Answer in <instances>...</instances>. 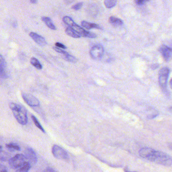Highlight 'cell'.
I'll use <instances>...</instances> for the list:
<instances>
[{"label": "cell", "mask_w": 172, "mask_h": 172, "mask_svg": "<svg viewBox=\"0 0 172 172\" xmlns=\"http://www.w3.org/2000/svg\"><path fill=\"white\" fill-rule=\"evenodd\" d=\"M82 26L87 29H102V27L98 24L96 23H92L87 21H83L81 22Z\"/></svg>", "instance_id": "7c38bea8"}, {"label": "cell", "mask_w": 172, "mask_h": 172, "mask_svg": "<svg viewBox=\"0 0 172 172\" xmlns=\"http://www.w3.org/2000/svg\"><path fill=\"white\" fill-rule=\"evenodd\" d=\"M6 147L8 149L9 151H19L20 150V148L19 145H17V144L14 143H10L7 144L6 145Z\"/></svg>", "instance_id": "e0dca14e"}, {"label": "cell", "mask_w": 172, "mask_h": 172, "mask_svg": "<svg viewBox=\"0 0 172 172\" xmlns=\"http://www.w3.org/2000/svg\"><path fill=\"white\" fill-rule=\"evenodd\" d=\"M66 34L69 36L73 38H80L81 35L71 27H67L65 30Z\"/></svg>", "instance_id": "4fadbf2b"}, {"label": "cell", "mask_w": 172, "mask_h": 172, "mask_svg": "<svg viewBox=\"0 0 172 172\" xmlns=\"http://www.w3.org/2000/svg\"><path fill=\"white\" fill-rule=\"evenodd\" d=\"M169 74V69L168 67L162 68L159 73V81L161 88L164 91H166L167 82Z\"/></svg>", "instance_id": "277c9868"}, {"label": "cell", "mask_w": 172, "mask_h": 172, "mask_svg": "<svg viewBox=\"0 0 172 172\" xmlns=\"http://www.w3.org/2000/svg\"><path fill=\"white\" fill-rule=\"evenodd\" d=\"M0 73H1V77L2 78L5 79L8 77V75L6 73V62L5 59L3 56H1V68H0Z\"/></svg>", "instance_id": "8fae6325"}, {"label": "cell", "mask_w": 172, "mask_h": 172, "mask_svg": "<svg viewBox=\"0 0 172 172\" xmlns=\"http://www.w3.org/2000/svg\"><path fill=\"white\" fill-rule=\"evenodd\" d=\"M44 172H56L53 169L50 168H48L46 169L44 171Z\"/></svg>", "instance_id": "83f0119b"}, {"label": "cell", "mask_w": 172, "mask_h": 172, "mask_svg": "<svg viewBox=\"0 0 172 172\" xmlns=\"http://www.w3.org/2000/svg\"><path fill=\"white\" fill-rule=\"evenodd\" d=\"M9 107L12 110L14 116L20 124L25 125L27 124L28 121L27 111L23 106L11 102L9 104Z\"/></svg>", "instance_id": "7a4b0ae2"}, {"label": "cell", "mask_w": 172, "mask_h": 172, "mask_svg": "<svg viewBox=\"0 0 172 172\" xmlns=\"http://www.w3.org/2000/svg\"><path fill=\"white\" fill-rule=\"evenodd\" d=\"M125 172H131V171H128V169L127 168H125L124 169Z\"/></svg>", "instance_id": "d6a6232c"}, {"label": "cell", "mask_w": 172, "mask_h": 172, "mask_svg": "<svg viewBox=\"0 0 172 172\" xmlns=\"http://www.w3.org/2000/svg\"><path fill=\"white\" fill-rule=\"evenodd\" d=\"M154 67H153V68L154 69L157 68L159 67V65L158 64H154Z\"/></svg>", "instance_id": "1f68e13d"}, {"label": "cell", "mask_w": 172, "mask_h": 172, "mask_svg": "<svg viewBox=\"0 0 172 172\" xmlns=\"http://www.w3.org/2000/svg\"><path fill=\"white\" fill-rule=\"evenodd\" d=\"M26 162V157L25 155L17 154L10 159L9 160V166L11 168L18 169Z\"/></svg>", "instance_id": "3957f363"}, {"label": "cell", "mask_w": 172, "mask_h": 172, "mask_svg": "<svg viewBox=\"0 0 172 172\" xmlns=\"http://www.w3.org/2000/svg\"><path fill=\"white\" fill-rule=\"evenodd\" d=\"M31 118H32L33 121H34V124H35L36 127H38L39 129H40V130L42 131V132L45 133V130H44V129L43 128L42 125L40 124V123L38 121V119H36V117L35 116H32Z\"/></svg>", "instance_id": "44dd1931"}, {"label": "cell", "mask_w": 172, "mask_h": 172, "mask_svg": "<svg viewBox=\"0 0 172 172\" xmlns=\"http://www.w3.org/2000/svg\"><path fill=\"white\" fill-rule=\"evenodd\" d=\"M117 1L116 0H106L104 1L105 6L107 8H111L115 6Z\"/></svg>", "instance_id": "ffe728a7"}, {"label": "cell", "mask_w": 172, "mask_h": 172, "mask_svg": "<svg viewBox=\"0 0 172 172\" xmlns=\"http://www.w3.org/2000/svg\"><path fill=\"white\" fill-rule=\"evenodd\" d=\"M109 21L114 26H119V25H121L123 24V21L122 20L117 18V17H114V16L110 17L109 18Z\"/></svg>", "instance_id": "9a60e30c"}, {"label": "cell", "mask_w": 172, "mask_h": 172, "mask_svg": "<svg viewBox=\"0 0 172 172\" xmlns=\"http://www.w3.org/2000/svg\"><path fill=\"white\" fill-rule=\"evenodd\" d=\"M9 159V155L8 153L2 151V147H1V159L2 161H6Z\"/></svg>", "instance_id": "7402d4cb"}, {"label": "cell", "mask_w": 172, "mask_h": 172, "mask_svg": "<svg viewBox=\"0 0 172 172\" xmlns=\"http://www.w3.org/2000/svg\"><path fill=\"white\" fill-rule=\"evenodd\" d=\"M140 156L151 162L166 167L172 164V159L168 154L151 148H143L139 151Z\"/></svg>", "instance_id": "6da1fadb"}, {"label": "cell", "mask_w": 172, "mask_h": 172, "mask_svg": "<svg viewBox=\"0 0 172 172\" xmlns=\"http://www.w3.org/2000/svg\"><path fill=\"white\" fill-rule=\"evenodd\" d=\"M1 172H8L6 167L2 164L1 166Z\"/></svg>", "instance_id": "f1b7e54d"}, {"label": "cell", "mask_w": 172, "mask_h": 172, "mask_svg": "<svg viewBox=\"0 0 172 172\" xmlns=\"http://www.w3.org/2000/svg\"><path fill=\"white\" fill-rule=\"evenodd\" d=\"M159 52L165 61L168 62L172 59V48L163 44L159 48Z\"/></svg>", "instance_id": "9c48e42d"}, {"label": "cell", "mask_w": 172, "mask_h": 172, "mask_svg": "<svg viewBox=\"0 0 172 172\" xmlns=\"http://www.w3.org/2000/svg\"><path fill=\"white\" fill-rule=\"evenodd\" d=\"M25 156L27 162H29L31 166L36 164L38 159L35 152L31 148H28L25 150Z\"/></svg>", "instance_id": "52a82bcc"}, {"label": "cell", "mask_w": 172, "mask_h": 172, "mask_svg": "<svg viewBox=\"0 0 172 172\" xmlns=\"http://www.w3.org/2000/svg\"><path fill=\"white\" fill-rule=\"evenodd\" d=\"M64 58L66 60H67L69 62L71 63H76L77 60L74 56H71L70 55L68 54L67 56H64Z\"/></svg>", "instance_id": "603a6c76"}, {"label": "cell", "mask_w": 172, "mask_h": 172, "mask_svg": "<svg viewBox=\"0 0 172 172\" xmlns=\"http://www.w3.org/2000/svg\"><path fill=\"white\" fill-rule=\"evenodd\" d=\"M52 154L57 159L68 160L69 159L67 153L58 145H54L52 147Z\"/></svg>", "instance_id": "5b68a950"}, {"label": "cell", "mask_w": 172, "mask_h": 172, "mask_svg": "<svg viewBox=\"0 0 172 172\" xmlns=\"http://www.w3.org/2000/svg\"><path fill=\"white\" fill-rule=\"evenodd\" d=\"M169 84H170V87L172 89V79H171V81L169 82Z\"/></svg>", "instance_id": "836d02e7"}, {"label": "cell", "mask_w": 172, "mask_h": 172, "mask_svg": "<svg viewBox=\"0 0 172 172\" xmlns=\"http://www.w3.org/2000/svg\"><path fill=\"white\" fill-rule=\"evenodd\" d=\"M31 167V165L29 162H25L23 165H22L16 170V172H29Z\"/></svg>", "instance_id": "2e32d148"}, {"label": "cell", "mask_w": 172, "mask_h": 172, "mask_svg": "<svg viewBox=\"0 0 172 172\" xmlns=\"http://www.w3.org/2000/svg\"><path fill=\"white\" fill-rule=\"evenodd\" d=\"M147 1L146 0H136L135 1V3L138 5H143V4H145L147 2Z\"/></svg>", "instance_id": "484cf974"}, {"label": "cell", "mask_w": 172, "mask_h": 172, "mask_svg": "<svg viewBox=\"0 0 172 172\" xmlns=\"http://www.w3.org/2000/svg\"><path fill=\"white\" fill-rule=\"evenodd\" d=\"M53 49L58 53H59L63 55L64 56H67V55L69 54L67 52H65V51L61 49L60 48L54 47Z\"/></svg>", "instance_id": "cb8c5ba5"}, {"label": "cell", "mask_w": 172, "mask_h": 172, "mask_svg": "<svg viewBox=\"0 0 172 172\" xmlns=\"http://www.w3.org/2000/svg\"><path fill=\"white\" fill-rule=\"evenodd\" d=\"M30 63H31V65H33L34 67H35L36 68L39 69V70L42 69V68H43L42 64L39 62V60L35 58H34V57L31 58V59H30Z\"/></svg>", "instance_id": "ac0fdd59"}, {"label": "cell", "mask_w": 172, "mask_h": 172, "mask_svg": "<svg viewBox=\"0 0 172 172\" xmlns=\"http://www.w3.org/2000/svg\"><path fill=\"white\" fill-rule=\"evenodd\" d=\"M63 22L65 24L70 26V27H72L73 26H74V25L76 24L74 22V21L72 19L71 17H69V16H64L63 17Z\"/></svg>", "instance_id": "d6986e66"}, {"label": "cell", "mask_w": 172, "mask_h": 172, "mask_svg": "<svg viewBox=\"0 0 172 172\" xmlns=\"http://www.w3.org/2000/svg\"><path fill=\"white\" fill-rule=\"evenodd\" d=\"M56 47H58L59 48H60V49H67V47L65 46L64 44H62L60 43H56Z\"/></svg>", "instance_id": "4316f807"}, {"label": "cell", "mask_w": 172, "mask_h": 172, "mask_svg": "<svg viewBox=\"0 0 172 172\" xmlns=\"http://www.w3.org/2000/svg\"><path fill=\"white\" fill-rule=\"evenodd\" d=\"M169 110H170V111L172 113V107H171L169 108Z\"/></svg>", "instance_id": "e575fe53"}, {"label": "cell", "mask_w": 172, "mask_h": 172, "mask_svg": "<svg viewBox=\"0 0 172 172\" xmlns=\"http://www.w3.org/2000/svg\"><path fill=\"white\" fill-rule=\"evenodd\" d=\"M104 53V48L100 44L93 46L90 50L91 57L94 60H98L102 57Z\"/></svg>", "instance_id": "8992f818"}, {"label": "cell", "mask_w": 172, "mask_h": 172, "mask_svg": "<svg viewBox=\"0 0 172 172\" xmlns=\"http://www.w3.org/2000/svg\"><path fill=\"white\" fill-rule=\"evenodd\" d=\"M29 35L34 39V41L37 43L40 46H44L47 44V42L45 39L41 35L33 32L30 33Z\"/></svg>", "instance_id": "30bf717a"}, {"label": "cell", "mask_w": 172, "mask_h": 172, "mask_svg": "<svg viewBox=\"0 0 172 172\" xmlns=\"http://www.w3.org/2000/svg\"><path fill=\"white\" fill-rule=\"evenodd\" d=\"M22 97L23 98L25 102H26L27 105L30 107H37L40 105V102H39L38 98L30 94L27 93H23Z\"/></svg>", "instance_id": "ba28073f"}, {"label": "cell", "mask_w": 172, "mask_h": 172, "mask_svg": "<svg viewBox=\"0 0 172 172\" xmlns=\"http://www.w3.org/2000/svg\"><path fill=\"white\" fill-rule=\"evenodd\" d=\"M42 20L44 22L45 24L47 25L48 27L53 30H56V26H55L53 23L52 22V20L49 17H42Z\"/></svg>", "instance_id": "5bb4252c"}, {"label": "cell", "mask_w": 172, "mask_h": 172, "mask_svg": "<svg viewBox=\"0 0 172 172\" xmlns=\"http://www.w3.org/2000/svg\"><path fill=\"white\" fill-rule=\"evenodd\" d=\"M83 3L82 2H80V3H77V4H75L74 6H73L72 7V8L74 10L77 11L80 10L81 8H82V7L83 6Z\"/></svg>", "instance_id": "d4e9b609"}, {"label": "cell", "mask_w": 172, "mask_h": 172, "mask_svg": "<svg viewBox=\"0 0 172 172\" xmlns=\"http://www.w3.org/2000/svg\"><path fill=\"white\" fill-rule=\"evenodd\" d=\"M30 2V3H33V4H36L38 3V1H36V0H31Z\"/></svg>", "instance_id": "f546056e"}, {"label": "cell", "mask_w": 172, "mask_h": 172, "mask_svg": "<svg viewBox=\"0 0 172 172\" xmlns=\"http://www.w3.org/2000/svg\"><path fill=\"white\" fill-rule=\"evenodd\" d=\"M168 148H169L170 149H172V143H169L168 144Z\"/></svg>", "instance_id": "4dcf8cb0"}]
</instances>
